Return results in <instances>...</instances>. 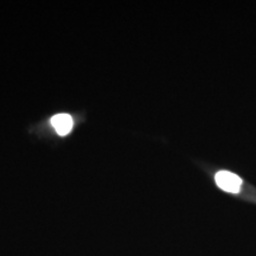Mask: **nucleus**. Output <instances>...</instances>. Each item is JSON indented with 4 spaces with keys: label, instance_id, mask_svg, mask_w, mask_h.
I'll list each match as a JSON object with an SVG mask.
<instances>
[{
    "label": "nucleus",
    "instance_id": "nucleus-1",
    "mask_svg": "<svg viewBox=\"0 0 256 256\" xmlns=\"http://www.w3.org/2000/svg\"><path fill=\"white\" fill-rule=\"evenodd\" d=\"M216 184L220 190L229 192V194H238L241 190L242 180L238 174H232L229 171H220L215 177Z\"/></svg>",
    "mask_w": 256,
    "mask_h": 256
},
{
    "label": "nucleus",
    "instance_id": "nucleus-2",
    "mask_svg": "<svg viewBox=\"0 0 256 256\" xmlns=\"http://www.w3.org/2000/svg\"><path fill=\"white\" fill-rule=\"evenodd\" d=\"M51 124H52L54 128L60 136H66L72 130L74 120L69 114H57L51 119Z\"/></svg>",
    "mask_w": 256,
    "mask_h": 256
}]
</instances>
